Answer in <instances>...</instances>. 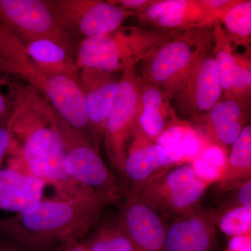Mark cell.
I'll list each match as a JSON object with an SVG mask.
<instances>
[{
    "mask_svg": "<svg viewBox=\"0 0 251 251\" xmlns=\"http://www.w3.org/2000/svg\"><path fill=\"white\" fill-rule=\"evenodd\" d=\"M25 175L22 172L13 167L6 169H0V191L17 184Z\"/></svg>",
    "mask_w": 251,
    "mask_h": 251,
    "instance_id": "31",
    "label": "cell"
},
{
    "mask_svg": "<svg viewBox=\"0 0 251 251\" xmlns=\"http://www.w3.org/2000/svg\"><path fill=\"white\" fill-rule=\"evenodd\" d=\"M63 251H88L85 244H82L80 242L68 246Z\"/></svg>",
    "mask_w": 251,
    "mask_h": 251,
    "instance_id": "37",
    "label": "cell"
},
{
    "mask_svg": "<svg viewBox=\"0 0 251 251\" xmlns=\"http://www.w3.org/2000/svg\"><path fill=\"white\" fill-rule=\"evenodd\" d=\"M0 73L22 77L52 105L64 121L90 140L89 117L83 92L75 81L50 76L26 52L24 44L0 20Z\"/></svg>",
    "mask_w": 251,
    "mask_h": 251,
    "instance_id": "3",
    "label": "cell"
},
{
    "mask_svg": "<svg viewBox=\"0 0 251 251\" xmlns=\"http://www.w3.org/2000/svg\"><path fill=\"white\" fill-rule=\"evenodd\" d=\"M210 186L196 176L191 163H185L161 168L131 193L161 217L175 220L202 209Z\"/></svg>",
    "mask_w": 251,
    "mask_h": 251,
    "instance_id": "7",
    "label": "cell"
},
{
    "mask_svg": "<svg viewBox=\"0 0 251 251\" xmlns=\"http://www.w3.org/2000/svg\"><path fill=\"white\" fill-rule=\"evenodd\" d=\"M181 30L122 25L105 35L83 38L77 46L75 63L80 71L90 68L122 74L137 67Z\"/></svg>",
    "mask_w": 251,
    "mask_h": 251,
    "instance_id": "4",
    "label": "cell"
},
{
    "mask_svg": "<svg viewBox=\"0 0 251 251\" xmlns=\"http://www.w3.org/2000/svg\"><path fill=\"white\" fill-rule=\"evenodd\" d=\"M216 228L210 211L202 209L166 227V251H214Z\"/></svg>",
    "mask_w": 251,
    "mask_h": 251,
    "instance_id": "16",
    "label": "cell"
},
{
    "mask_svg": "<svg viewBox=\"0 0 251 251\" xmlns=\"http://www.w3.org/2000/svg\"><path fill=\"white\" fill-rule=\"evenodd\" d=\"M108 204L94 191L70 199L41 200L0 219V231L28 251H63L98 225Z\"/></svg>",
    "mask_w": 251,
    "mask_h": 251,
    "instance_id": "2",
    "label": "cell"
},
{
    "mask_svg": "<svg viewBox=\"0 0 251 251\" xmlns=\"http://www.w3.org/2000/svg\"><path fill=\"white\" fill-rule=\"evenodd\" d=\"M25 48L28 55L47 75L69 77L78 83L80 71L75 56L62 46L42 39L29 43Z\"/></svg>",
    "mask_w": 251,
    "mask_h": 251,
    "instance_id": "20",
    "label": "cell"
},
{
    "mask_svg": "<svg viewBox=\"0 0 251 251\" xmlns=\"http://www.w3.org/2000/svg\"><path fill=\"white\" fill-rule=\"evenodd\" d=\"M47 184L32 175H25L17 184L0 191V211L20 213L42 200Z\"/></svg>",
    "mask_w": 251,
    "mask_h": 251,
    "instance_id": "22",
    "label": "cell"
},
{
    "mask_svg": "<svg viewBox=\"0 0 251 251\" xmlns=\"http://www.w3.org/2000/svg\"><path fill=\"white\" fill-rule=\"evenodd\" d=\"M14 87V107L8 120L11 167L44 180L54 188L56 198L70 199L90 192L92 189L77 184L66 173L64 150L50 118L49 100L30 85Z\"/></svg>",
    "mask_w": 251,
    "mask_h": 251,
    "instance_id": "1",
    "label": "cell"
},
{
    "mask_svg": "<svg viewBox=\"0 0 251 251\" xmlns=\"http://www.w3.org/2000/svg\"><path fill=\"white\" fill-rule=\"evenodd\" d=\"M222 87L212 51L200 59L186 82L171 99L178 116L194 121L223 99Z\"/></svg>",
    "mask_w": 251,
    "mask_h": 251,
    "instance_id": "11",
    "label": "cell"
},
{
    "mask_svg": "<svg viewBox=\"0 0 251 251\" xmlns=\"http://www.w3.org/2000/svg\"><path fill=\"white\" fill-rule=\"evenodd\" d=\"M227 156L224 149L206 144L191 164L198 178L212 185L222 177Z\"/></svg>",
    "mask_w": 251,
    "mask_h": 251,
    "instance_id": "25",
    "label": "cell"
},
{
    "mask_svg": "<svg viewBox=\"0 0 251 251\" xmlns=\"http://www.w3.org/2000/svg\"><path fill=\"white\" fill-rule=\"evenodd\" d=\"M214 46V27L182 29L140 62V70L137 71L142 78L159 87L172 99Z\"/></svg>",
    "mask_w": 251,
    "mask_h": 251,
    "instance_id": "5",
    "label": "cell"
},
{
    "mask_svg": "<svg viewBox=\"0 0 251 251\" xmlns=\"http://www.w3.org/2000/svg\"><path fill=\"white\" fill-rule=\"evenodd\" d=\"M213 216L216 226L229 237L251 234V208H234Z\"/></svg>",
    "mask_w": 251,
    "mask_h": 251,
    "instance_id": "26",
    "label": "cell"
},
{
    "mask_svg": "<svg viewBox=\"0 0 251 251\" xmlns=\"http://www.w3.org/2000/svg\"><path fill=\"white\" fill-rule=\"evenodd\" d=\"M142 79L140 115L133 137L138 135L157 143L165 131L181 120L171 97L155 84Z\"/></svg>",
    "mask_w": 251,
    "mask_h": 251,
    "instance_id": "17",
    "label": "cell"
},
{
    "mask_svg": "<svg viewBox=\"0 0 251 251\" xmlns=\"http://www.w3.org/2000/svg\"><path fill=\"white\" fill-rule=\"evenodd\" d=\"M212 53L222 87L223 98H229L238 70L237 50L219 24L214 27Z\"/></svg>",
    "mask_w": 251,
    "mask_h": 251,
    "instance_id": "23",
    "label": "cell"
},
{
    "mask_svg": "<svg viewBox=\"0 0 251 251\" xmlns=\"http://www.w3.org/2000/svg\"><path fill=\"white\" fill-rule=\"evenodd\" d=\"M154 0H109L112 4L118 5L138 14L152 4ZM136 16V15H135Z\"/></svg>",
    "mask_w": 251,
    "mask_h": 251,
    "instance_id": "32",
    "label": "cell"
},
{
    "mask_svg": "<svg viewBox=\"0 0 251 251\" xmlns=\"http://www.w3.org/2000/svg\"><path fill=\"white\" fill-rule=\"evenodd\" d=\"M117 221L128 234L134 251H166L163 220L133 193L127 191Z\"/></svg>",
    "mask_w": 251,
    "mask_h": 251,
    "instance_id": "15",
    "label": "cell"
},
{
    "mask_svg": "<svg viewBox=\"0 0 251 251\" xmlns=\"http://www.w3.org/2000/svg\"><path fill=\"white\" fill-rule=\"evenodd\" d=\"M219 25L234 47L251 49V0H239L224 15Z\"/></svg>",
    "mask_w": 251,
    "mask_h": 251,
    "instance_id": "24",
    "label": "cell"
},
{
    "mask_svg": "<svg viewBox=\"0 0 251 251\" xmlns=\"http://www.w3.org/2000/svg\"><path fill=\"white\" fill-rule=\"evenodd\" d=\"M64 27L74 35L97 37L110 34L136 14L101 0H49Z\"/></svg>",
    "mask_w": 251,
    "mask_h": 251,
    "instance_id": "10",
    "label": "cell"
},
{
    "mask_svg": "<svg viewBox=\"0 0 251 251\" xmlns=\"http://www.w3.org/2000/svg\"><path fill=\"white\" fill-rule=\"evenodd\" d=\"M0 251H27V249L20 244H0Z\"/></svg>",
    "mask_w": 251,
    "mask_h": 251,
    "instance_id": "36",
    "label": "cell"
},
{
    "mask_svg": "<svg viewBox=\"0 0 251 251\" xmlns=\"http://www.w3.org/2000/svg\"><path fill=\"white\" fill-rule=\"evenodd\" d=\"M238 70L234 78L233 88L227 99L251 102V50L244 53L237 52Z\"/></svg>",
    "mask_w": 251,
    "mask_h": 251,
    "instance_id": "27",
    "label": "cell"
},
{
    "mask_svg": "<svg viewBox=\"0 0 251 251\" xmlns=\"http://www.w3.org/2000/svg\"><path fill=\"white\" fill-rule=\"evenodd\" d=\"M3 80H0V85ZM13 102L5 97L0 92V124L7 121L11 117L13 111Z\"/></svg>",
    "mask_w": 251,
    "mask_h": 251,
    "instance_id": "35",
    "label": "cell"
},
{
    "mask_svg": "<svg viewBox=\"0 0 251 251\" xmlns=\"http://www.w3.org/2000/svg\"><path fill=\"white\" fill-rule=\"evenodd\" d=\"M251 179V126L249 124L232 145L222 177L214 183V198Z\"/></svg>",
    "mask_w": 251,
    "mask_h": 251,
    "instance_id": "21",
    "label": "cell"
},
{
    "mask_svg": "<svg viewBox=\"0 0 251 251\" xmlns=\"http://www.w3.org/2000/svg\"><path fill=\"white\" fill-rule=\"evenodd\" d=\"M214 199H216V209L211 211L213 214H219L234 208H251V179L237 188L220 195Z\"/></svg>",
    "mask_w": 251,
    "mask_h": 251,
    "instance_id": "28",
    "label": "cell"
},
{
    "mask_svg": "<svg viewBox=\"0 0 251 251\" xmlns=\"http://www.w3.org/2000/svg\"><path fill=\"white\" fill-rule=\"evenodd\" d=\"M0 20L24 45L46 39L75 57L77 36L64 27L49 0H0Z\"/></svg>",
    "mask_w": 251,
    "mask_h": 251,
    "instance_id": "8",
    "label": "cell"
},
{
    "mask_svg": "<svg viewBox=\"0 0 251 251\" xmlns=\"http://www.w3.org/2000/svg\"><path fill=\"white\" fill-rule=\"evenodd\" d=\"M7 122L0 124V165L11 146V135Z\"/></svg>",
    "mask_w": 251,
    "mask_h": 251,
    "instance_id": "33",
    "label": "cell"
},
{
    "mask_svg": "<svg viewBox=\"0 0 251 251\" xmlns=\"http://www.w3.org/2000/svg\"><path fill=\"white\" fill-rule=\"evenodd\" d=\"M107 228L111 251H134L130 237L118 221L107 224Z\"/></svg>",
    "mask_w": 251,
    "mask_h": 251,
    "instance_id": "29",
    "label": "cell"
},
{
    "mask_svg": "<svg viewBox=\"0 0 251 251\" xmlns=\"http://www.w3.org/2000/svg\"><path fill=\"white\" fill-rule=\"evenodd\" d=\"M122 74L90 68L80 72L78 85L85 97L91 143L99 152L109 113L120 88Z\"/></svg>",
    "mask_w": 251,
    "mask_h": 251,
    "instance_id": "12",
    "label": "cell"
},
{
    "mask_svg": "<svg viewBox=\"0 0 251 251\" xmlns=\"http://www.w3.org/2000/svg\"><path fill=\"white\" fill-rule=\"evenodd\" d=\"M127 151L124 170V179L127 189L134 192L150 176L164 166L167 151L158 143L143 137L134 136Z\"/></svg>",
    "mask_w": 251,
    "mask_h": 251,
    "instance_id": "18",
    "label": "cell"
},
{
    "mask_svg": "<svg viewBox=\"0 0 251 251\" xmlns=\"http://www.w3.org/2000/svg\"><path fill=\"white\" fill-rule=\"evenodd\" d=\"M227 251H251V234L231 237Z\"/></svg>",
    "mask_w": 251,
    "mask_h": 251,
    "instance_id": "34",
    "label": "cell"
},
{
    "mask_svg": "<svg viewBox=\"0 0 251 251\" xmlns=\"http://www.w3.org/2000/svg\"><path fill=\"white\" fill-rule=\"evenodd\" d=\"M142 82L136 67L122 73L120 88L109 113L103 135L108 161L123 179L127 144L133 138L140 115Z\"/></svg>",
    "mask_w": 251,
    "mask_h": 251,
    "instance_id": "9",
    "label": "cell"
},
{
    "mask_svg": "<svg viewBox=\"0 0 251 251\" xmlns=\"http://www.w3.org/2000/svg\"><path fill=\"white\" fill-rule=\"evenodd\" d=\"M157 143L167 151L162 168L191 163L207 144L191 123L182 120L165 131Z\"/></svg>",
    "mask_w": 251,
    "mask_h": 251,
    "instance_id": "19",
    "label": "cell"
},
{
    "mask_svg": "<svg viewBox=\"0 0 251 251\" xmlns=\"http://www.w3.org/2000/svg\"><path fill=\"white\" fill-rule=\"evenodd\" d=\"M85 244L88 251H111L107 225L100 226Z\"/></svg>",
    "mask_w": 251,
    "mask_h": 251,
    "instance_id": "30",
    "label": "cell"
},
{
    "mask_svg": "<svg viewBox=\"0 0 251 251\" xmlns=\"http://www.w3.org/2000/svg\"><path fill=\"white\" fill-rule=\"evenodd\" d=\"M50 118L62 143L64 169L69 177L103 196L109 204L124 199L128 189L108 169L90 140L64 121L52 105Z\"/></svg>",
    "mask_w": 251,
    "mask_h": 251,
    "instance_id": "6",
    "label": "cell"
},
{
    "mask_svg": "<svg viewBox=\"0 0 251 251\" xmlns=\"http://www.w3.org/2000/svg\"><path fill=\"white\" fill-rule=\"evenodd\" d=\"M251 116V102L223 98L203 116L193 123L196 130L207 144L216 145L228 153ZM192 122V123H193Z\"/></svg>",
    "mask_w": 251,
    "mask_h": 251,
    "instance_id": "14",
    "label": "cell"
},
{
    "mask_svg": "<svg viewBox=\"0 0 251 251\" xmlns=\"http://www.w3.org/2000/svg\"><path fill=\"white\" fill-rule=\"evenodd\" d=\"M136 16L138 26L153 29H188L217 25L204 0H154Z\"/></svg>",
    "mask_w": 251,
    "mask_h": 251,
    "instance_id": "13",
    "label": "cell"
}]
</instances>
